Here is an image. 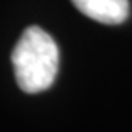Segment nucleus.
<instances>
[{"label": "nucleus", "instance_id": "obj_2", "mask_svg": "<svg viewBox=\"0 0 132 132\" xmlns=\"http://www.w3.org/2000/svg\"><path fill=\"white\" fill-rule=\"evenodd\" d=\"M81 13L106 25H119L129 15L128 0H71Z\"/></svg>", "mask_w": 132, "mask_h": 132}, {"label": "nucleus", "instance_id": "obj_1", "mask_svg": "<svg viewBox=\"0 0 132 132\" xmlns=\"http://www.w3.org/2000/svg\"><path fill=\"white\" fill-rule=\"evenodd\" d=\"M16 84L24 93L37 94L53 85L59 69V48L44 29L29 27L12 53Z\"/></svg>", "mask_w": 132, "mask_h": 132}]
</instances>
